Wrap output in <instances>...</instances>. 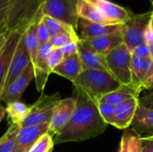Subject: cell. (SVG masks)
I'll use <instances>...</instances> for the list:
<instances>
[{
    "instance_id": "obj_1",
    "label": "cell",
    "mask_w": 153,
    "mask_h": 152,
    "mask_svg": "<svg viewBox=\"0 0 153 152\" xmlns=\"http://www.w3.org/2000/svg\"><path fill=\"white\" fill-rule=\"evenodd\" d=\"M75 109L67 125L54 137L55 144L82 142L101 135L108 124L99 113L97 103L82 90L74 87Z\"/></svg>"
},
{
    "instance_id": "obj_2",
    "label": "cell",
    "mask_w": 153,
    "mask_h": 152,
    "mask_svg": "<svg viewBox=\"0 0 153 152\" xmlns=\"http://www.w3.org/2000/svg\"><path fill=\"white\" fill-rule=\"evenodd\" d=\"M73 85L98 103L103 97L117 90L122 84L108 71L87 69L82 72Z\"/></svg>"
},
{
    "instance_id": "obj_3",
    "label": "cell",
    "mask_w": 153,
    "mask_h": 152,
    "mask_svg": "<svg viewBox=\"0 0 153 152\" xmlns=\"http://www.w3.org/2000/svg\"><path fill=\"white\" fill-rule=\"evenodd\" d=\"M42 0H8L6 30L23 33L42 17Z\"/></svg>"
},
{
    "instance_id": "obj_4",
    "label": "cell",
    "mask_w": 153,
    "mask_h": 152,
    "mask_svg": "<svg viewBox=\"0 0 153 152\" xmlns=\"http://www.w3.org/2000/svg\"><path fill=\"white\" fill-rule=\"evenodd\" d=\"M108 72L122 85L132 83V52L123 43L105 56ZM134 87V86H133Z\"/></svg>"
},
{
    "instance_id": "obj_5",
    "label": "cell",
    "mask_w": 153,
    "mask_h": 152,
    "mask_svg": "<svg viewBox=\"0 0 153 152\" xmlns=\"http://www.w3.org/2000/svg\"><path fill=\"white\" fill-rule=\"evenodd\" d=\"M152 13V11L140 14H133L130 19L122 25L124 44L131 52L139 45L146 43L145 32L150 23Z\"/></svg>"
},
{
    "instance_id": "obj_6",
    "label": "cell",
    "mask_w": 153,
    "mask_h": 152,
    "mask_svg": "<svg viewBox=\"0 0 153 152\" xmlns=\"http://www.w3.org/2000/svg\"><path fill=\"white\" fill-rule=\"evenodd\" d=\"M61 99H62L58 92L51 95H47L42 92L39 98L30 105V112L20 126L25 127L49 123L54 108Z\"/></svg>"
},
{
    "instance_id": "obj_7",
    "label": "cell",
    "mask_w": 153,
    "mask_h": 152,
    "mask_svg": "<svg viewBox=\"0 0 153 152\" xmlns=\"http://www.w3.org/2000/svg\"><path fill=\"white\" fill-rule=\"evenodd\" d=\"M79 0H43L41 12L64 23L78 28L79 17L77 14V4Z\"/></svg>"
},
{
    "instance_id": "obj_8",
    "label": "cell",
    "mask_w": 153,
    "mask_h": 152,
    "mask_svg": "<svg viewBox=\"0 0 153 152\" xmlns=\"http://www.w3.org/2000/svg\"><path fill=\"white\" fill-rule=\"evenodd\" d=\"M74 97L61 99L54 108L48 127V133L54 138L69 122L75 109Z\"/></svg>"
},
{
    "instance_id": "obj_9",
    "label": "cell",
    "mask_w": 153,
    "mask_h": 152,
    "mask_svg": "<svg viewBox=\"0 0 153 152\" xmlns=\"http://www.w3.org/2000/svg\"><path fill=\"white\" fill-rule=\"evenodd\" d=\"M31 65L30 55L27 51V48L24 44L23 33H22L19 42L17 44L15 52L11 61V65L9 67V71L5 79L4 90L18 77L20 76L26 68Z\"/></svg>"
},
{
    "instance_id": "obj_10",
    "label": "cell",
    "mask_w": 153,
    "mask_h": 152,
    "mask_svg": "<svg viewBox=\"0 0 153 152\" xmlns=\"http://www.w3.org/2000/svg\"><path fill=\"white\" fill-rule=\"evenodd\" d=\"M49 123L21 127L16 138L14 152H27L45 133H48Z\"/></svg>"
},
{
    "instance_id": "obj_11",
    "label": "cell",
    "mask_w": 153,
    "mask_h": 152,
    "mask_svg": "<svg viewBox=\"0 0 153 152\" xmlns=\"http://www.w3.org/2000/svg\"><path fill=\"white\" fill-rule=\"evenodd\" d=\"M53 48L49 42L39 45L36 64L33 66L37 90L41 93L45 89L49 75L52 73L48 65V57Z\"/></svg>"
},
{
    "instance_id": "obj_12",
    "label": "cell",
    "mask_w": 153,
    "mask_h": 152,
    "mask_svg": "<svg viewBox=\"0 0 153 152\" xmlns=\"http://www.w3.org/2000/svg\"><path fill=\"white\" fill-rule=\"evenodd\" d=\"M35 79L34 70L32 65H29L26 70L18 76L3 92L2 95V101L5 102V104L18 101L20 100L22 95L31 82L32 80Z\"/></svg>"
},
{
    "instance_id": "obj_13",
    "label": "cell",
    "mask_w": 153,
    "mask_h": 152,
    "mask_svg": "<svg viewBox=\"0 0 153 152\" xmlns=\"http://www.w3.org/2000/svg\"><path fill=\"white\" fill-rule=\"evenodd\" d=\"M21 35L22 33L19 31L11 32L4 49L0 53V104L2 101V95L4 92L5 79Z\"/></svg>"
},
{
    "instance_id": "obj_14",
    "label": "cell",
    "mask_w": 153,
    "mask_h": 152,
    "mask_svg": "<svg viewBox=\"0 0 153 152\" xmlns=\"http://www.w3.org/2000/svg\"><path fill=\"white\" fill-rule=\"evenodd\" d=\"M114 24H124L134 14L129 9L109 0H90Z\"/></svg>"
},
{
    "instance_id": "obj_15",
    "label": "cell",
    "mask_w": 153,
    "mask_h": 152,
    "mask_svg": "<svg viewBox=\"0 0 153 152\" xmlns=\"http://www.w3.org/2000/svg\"><path fill=\"white\" fill-rule=\"evenodd\" d=\"M122 25L123 24H101L79 18L77 33L79 32L80 39H86L117 32L122 30Z\"/></svg>"
},
{
    "instance_id": "obj_16",
    "label": "cell",
    "mask_w": 153,
    "mask_h": 152,
    "mask_svg": "<svg viewBox=\"0 0 153 152\" xmlns=\"http://www.w3.org/2000/svg\"><path fill=\"white\" fill-rule=\"evenodd\" d=\"M81 40L94 51L104 56H106L110 51H112L113 49H115L116 47L124 43L122 30L111 34Z\"/></svg>"
},
{
    "instance_id": "obj_17",
    "label": "cell",
    "mask_w": 153,
    "mask_h": 152,
    "mask_svg": "<svg viewBox=\"0 0 153 152\" xmlns=\"http://www.w3.org/2000/svg\"><path fill=\"white\" fill-rule=\"evenodd\" d=\"M138 107L139 98H133L117 106L116 113L111 125L120 130H126L129 128L134 120Z\"/></svg>"
},
{
    "instance_id": "obj_18",
    "label": "cell",
    "mask_w": 153,
    "mask_h": 152,
    "mask_svg": "<svg viewBox=\"0 0 153 152\" xmlns=\"http://www.w3.org/2000/svg\"><path fill=\"white\" fill-rule=\"evenodd\" d=\"M78 54H79L83 70L100 69V70H104V71L108 72L105 56L94 51L90 47L85 45L81 39L79 41Z\"/></svg>"
},
{
    "instance_id": "obj_19",
    "label": "cell",
    "mask_w": 153,
    "mask_h": 152,
    "mask_svg": "<svg viewBox=\"0 0 153 152\" xmlns=\"http://www.w3.org/2000/svg\"><path fill=\"white\" fill-rule=\"evenodd\" d=\"M82 71L83 68L79 54L76 53L68 57H65L62 63L53 70L52 73H56L69 80L72 82H74Z\"/></svg>"
},
{
    "instance_id": "obj_20",
    "label": "cell",
    "mask_w": 153,
    "mask_h": 152,
    "mask_svg": "<svg viewBox=\"0 0 153 152\" xmlns=\"http://www.w3.org/2000/svg\"><path fill=\"white\" fill-rule=\"evenodd\" d=\"M140 135H153V109L138 107L130 126Z\"/></svg>"
},
{
    "instance_id": "obj_21",
    "label": "cell",
    "mask_w": 153,
    "mask_h": 152,
    "mask_svg": "<svg viewBox=\"0 0 153 152\" xmlns=\"http://www.w3.org/2000/svg\"><path fill=\"white\" fill-rule=\"evenodd\" d=\"M77 14L78 17L91 22L101 24H114L90 1V0H79L77 4Z\"/></svg>"
},
{
    "instance_id": "obj_22",
    "label": "cell",
    "mask_w": 153,
    "mask_h": 152,
    "mask_svg": "<svg viewBox=\"0 0 153 152\" xmlns=\"http://www.w3.org/2000/svg\"><path fill=\"white\" fill-rule=\"evenodd\" d=\"M152 62V58H140L132 54V83L139 92L143 91L142 85L149 72Z\"/></svg>"
},
{
    "instance_id": "obj_23",
    "label": "cell",
    "mask_w": 153,
    "mask_h": 152,
    "mask_svg": "<svg viewBox=\"0 0 153 152\" xmlns=\"http://www.w3.org/2000/svg\"><path fill=\"white\" fill-rule=\"evenodd\" d=\"M139 92L134 87L130 85H121L117 90L108 93L103 97L100 101L107 102L115 106H118L123 102L131 99L133 98H139ZM99 101V102H100Z\"/></svg>"
},
{
    "instance_id": "obj_24",
    "label": "cell",
    "mask_w": 153,
    "mask_h": 152,
    "mask_svg": "<svg viewBox=\"0 0 153 152\" xmlns=\"http://www.w3.org/2000/svg\"><path fill=\"white\" fill-rule=\"evenodd\" d=\"M30 105H27L20 100L7 103L4 110L10 125H19L23 122L30 112Z\"/></svg>"
},
{
    "instance_id": "obj_25",
    "label": "cell",
    "mask_w": 153,
    "mask_h": 152,
    "mask_svg": "<svg viewBox=\"0 0 153 152\" xmlns=\"http://www.w3.org/2000/svg\"><path fill=\"white\" fill-rule=\"evenodd\" d=\"M39 22V20L32 22L28 27V29L23 32L24 44H25L27 51L30 55L32 67L36 64L38 51H39V38H38V33H37Z\"/></svg>"
},
{
    "instance_id": "obj_26",
    "label": "cell",
    "mask_w": 153,
    "mask_h": 152,
    "mask_svg": "<svg viewBox=\"0 0 153 152\" xmlns=\"http://www.w3.org/2000/svg\"><path fill=\"white\" fill-rule=\"evenodd\" d=\"M142 135L134 129L127 128L124 131L119 144L118 152H142Z\"/></svg>"
},
{
    "instance_id": "obj_27",
    "label": "cell",
    "mask_w": 153,
    "mask_h": 152,
    "mask_svg": "<svg viewBox=\"0 0 153 152\" xmlns=\"http://www.w3.org/2000/svg\"><path fill=\"white\" fill-rule=\"evenodd\" d=\"M41 21L44 23V25L47 27L50 36H53L57 33H67L74 38H79L77 30L74 27L66 23H64L56 19H54L47 15H42Z\"/></svg>"
},
{
    "instance_id": "obj_28",
    "label": "cell",
    "mask_w": 153,
    "mask_h": 152,
    "mask_svg": "<svg viewBox=\"0 0 153 152\" xmlns=\"http://www.w3.org/2000/svg\"><path fill=\"white\" fill-rule=\"evenodd\" d=\"M21 126L10 125L4 134L0 138V152H14L16 149V138Z\"/></svg>"
},
{
    "instance_id": "obj_29",
    "label": "cell",
    "mask_w": 153,
    "mask_h": 152,
    "mask_svg": "<svg viewBox=\"0 0 153 152\" xmlns=\"http://www.w3.org/2000/svg\"><path fill=\"white\" fill-rule=\"evenodd\" d=\"M54 146V138L48 133L43 134L27 152H52Z\"/></svg>"
},
{
    "instance_id": "obj_30",
    "label": "cell",
    "mask_w": 153,
    "mask_h": 152,
    "mask_svg": "<svg viewBox=\"0 0 153 152\" xmlns=\"http://www.w3.org/2000/svg\"><path fill=\"white\" fill-rule=\"evenodd\" d=\"M97 106H98L99 113H100V116L102 117V119L108 125H111L114 116H115V113H116L117 106L107 103V102H102V101L98 102Z\"/></svg>"
},
{
    "instance_id": "obj_31",
    "label": "cell",
    "mask_w": 153,
    "mask_h": 152,
    "mask_svg": "<svg viewBox=\"0 0 153 152\" xmlns=\"http://www.w3.org/2000/svg\"><path fill=\"white\" fill-rule=\"evenodd\" d=\"M73 40H80L79 38H74L67 33H57L50 36L49 43L54 48H62Z\"/></svg>"
},
{
    "instance_id": "obj_32",
    "label": "cell",
    "mask_w": 153,
    "mask_h": 152,
    "mask_svg": "<svg viewBox=\"0 0 153 152\" xmlns=\"http://www.w3.org/2000/svg\"><path fill=\"white\" fill-rule=\"evenodd\" d=\"M64 59H65V56L61 48H53L51 50L48 57V65L51 73L56 66H58L62 63Z\"/></svg>"
},
{
    "instance_id": "obj_33",
    "label": "cell",
    "mask_w": 153,
    "mask_h": 152,
    "mask_svg": "<svg viewBox=\"0 0 153 152\" xmlns=\"http://www.w3.org/2000/svg\"><path fill=\"white\" fill-rule=\"evenodd\" d=\"M37 33H38V38H39V45L48 43L50 39V34L47 29V27L44 25V23L42 22L41 19L39 20V23H38V30H37Z\"/></svg>"
},
{
    "instance_id": "obj_34",
    "label": "cell",
    "mask_w": 153,
    "mask_h": 152,
    "mask_svg": "<svg viewBox=\"0 0 153 152\" xmlns=\"http://www.w3.org/2000/svg\"><path fill=\"white\" fill-rule=\"evenodd\" d=\"M8 0H0V32L6 29Z\"/></svg>"
},
{
    "instance_id": "obj_35",
    "label": "cell",
    "mask_w": 153,
    "mask_h": 152,
    "mask_svg": "<svg viewBox=\"0 0 153 152\" xmlns=\"http://www.w3.org/2000/svg\"><path fill=\"white\" fill-rule=\"evenodd\" d=\"M132 54L140 57V58H151L150 47L147 43H143V44L136 47L133 50Z\"/></svg>"
},
{
    "instance_id": "obj_36",
    "label": "cell",
    "mask_w": 153,
    "mask_h": 152,
    "mask_svg": "<svg viewBox=\"0 0 153 152\" xmlns=\"http://www.w3.org/2000/svg\"><path fill=\"white\" fill-rule=\"evenodd\" d=\"M79 41L80 40H73L70 43H68L67 45H65V47H63L61 48L65 58L68 57L74 54L78 53V48H79Z\"/></svg>"
},
{
    "instance_id": "obj_37",
    "label": "cell",
    "mask_w": 153,
    "mask_h": 152,
    "mask_svg": "<svg viewBox=\"0 0 153 152\" xmlns=\"http://www.w3.org/2000/svg\"><path fill=\"white\" fill-rule=\"evenodd\" d=\"M142 152H153V135H145L141 137Z\"/></svg>"
},
{
    "instance_id": "obj_38",
    "label": "cell",
    "mask_w": 153,
    "mask_h": 152,
    "mask_svg": "<svg viewBox=\"0 0 153 152\" xmlns=\"http://www.w3.org/2000/svg\"><path fill=\"white\" fill-rule=\"evenodd\" d=\"M153 90V60L152 62L151 67L149 69V72L142 85V90Z\"/></svg>"
},
{
    "instance_id": "obj_39",
    "label": "cell",
    "mask_w": 153,
    "mask_h": 152,
    "mask_svg": "<svg viewBox=\"0 0 153 152\" xmlns=\"http://www.w3.org/2000/svg\"><path fill=\"white\" fill-rule=\"evenodd\" d=\"M139 105L153 109V90L150 94L139 98Z\"/></svg>"
},
{
    "instance_id": "obj_40",
    "label": "cell",
    "mask_w": 153,
    "mask_h": 152,
    "mask_svg": "<svg viewBox=\"0 0 153 152\" xmlns=\"http://www.w3.org/2000/svg\"><path fill=\"white\" fill-rule=\"evenodd\" d=\"M10 34H11V32L8 31L6 29L0 32V53L4 49V46H5L8 39H9Z\"/></svg>"
},
{
    "instance_id": "obj_41",
    "label": "cell",
    "mask_w": 153,
    "mask_h": 152,
    "mask_svg": "<svg viewBox=\"0 0 153 152\" xmlns=\"http://www.w3.org/2000/svg\"><path fill=\"white\" fill-rule=\"evenodd\" d=\"M145 41L148 45L153 43V30L150 27V25L148 26L146 32H145Z\"/></svg>"
},
{
    "instance_id": "obj_42",
    "label": "cell",
    "mask_w": 153,
    "mask_h": 152,
    "mask_svg": "<svg viewBox=\"0 0 153 152\" xmlns=\"http://www.w3.org/2000/svg\"><path fill=\"white\" fill-rule=\"evenodd\" d=\"M4 116H5V110H4V108L0 104V123L2 122V120L4 119Z\"/></svg>"
},
{
    "instance_id": "obj_43",
    "label": "cell",
    "mask_w": 153,
    "mask_h": 152,
    "mask_svg": "<svg viewBox=\"0 0 153 152\" xmlns=\"http://www.w3.org/2000/svg\"><path fill=\"white\" fill-rule=\"evenodd\" d=\"M149 47H150L151 58H152V60H153V43H152V44H150V45H149Z\"/></svg>"
},
{
    "instance_id": "obj_44",
    "label": "cell",
    "mask_w": 153,
    "mask_h": 152,
    "mask_svg": "<svg viewBox=\"0 0 153 152\" xmlns=\"http://www.w3.org/2000/svg\"><path fill=\"white\" fill-rule=\"evenodd\" d=\"M150 27L152 28V30H153V11L152 13V16H151V20H150V23H149Z\"/></svg>"
},
{
    "instance_id": "obj_45",
    "label": "cell",
    "mask_w": 153,
    "mask_h": 152,
    "mask_svg": "<svg viewBox=\"0 0 153 152\" xmlns=\"http://www.w3.org/2000/svg\"><path fill=\"white\" fill-rule=\"evenodd\" d=\"M42 1H43V0H42Z\"/></svg>"
}]
</instances>
